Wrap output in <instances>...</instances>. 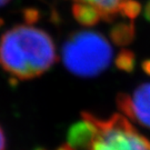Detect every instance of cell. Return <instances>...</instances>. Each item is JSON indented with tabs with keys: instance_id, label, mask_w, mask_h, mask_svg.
<instances>
[{
	"instance_id": "cell-1",
	"label": "cell",
	"mask_w": 150,
	"mask_h": 150,
	"mask_svg": "<svg viewBox=\"0 0 150 150\" xmlns=\"http://www.w3.org/2000/svg\"><path fill=\"white\" fill-rule=\"evenodd\" d=\"M57 61L56 46L48 32L31 25H17L0 37V67L19 80L47 72Z\"/></svg>"
},
{
	"instance_id": "cell-2",
	"label": "cell",
	"mask_w": 150,
	"mask_h": 150,
	"mask_svg": "<svg viewBox=\"0 0 150 150\" xmlns=\"http://www.w3.org/2000/svg\"><path fill=\"white\" fill-rule=\"evenodd\" d=\"M112 48L99 32L81 30L66 40L61 57L67 70L82 78L96 77L107 69L112 59Z\"/></svg>"
},
{
	"instance_id": "cell-3",
	"label": "cell",
	"mask_w": 150,
	"mask_h": 150,
	"mask_svg": "<svg viewBox=\"0 0 150 150\" xmlns=\"http://www.w3.org/2000/svg\"><path fill=\"white\" fill-rule=\"evenodd\" d=\"M95 136L87 150H150V140L140 134L122 115L100 119L89 113Z\"/></svg>"
},
{
	"instance_id": "cell-4",
	"label": "cell",
	"mask_w": 150,
	"mask_h": 150,
	"mask_svg": "<svg viewBox=\"0 0 150 150\" xmlns=\"http://www.w3.org/2000/svg\"><path fill=\"white\" fill-rule=\"evenodd\" d=\"M117 103L126 117L150 128V82L140 85L131 95L120 93Z\"/></svg>"
},
{
	"instance_id": "cell-5",
	"label": "cell",
	"mask_w": 150,
	"mask_h": 150,
	"mask_svg": "<svg viewBox=\"0 0 150 150\" xmlns=\"http://www.w3.org/2000/svg\"><path fill=\"white\" fill-rule=\"evenodd\" d=\"M74 4H83L92 6L101 13L102 20H111L120 13V9L129 0H72Z\"/></svg>"
},
{
	"instance_id": "cell-6",
	"label": "cell",
	"mask_w": 150,
	"mask_h": 150,
	"mask_svg": "<svg viewBox=\"0 0 150 150\" xmlns=\"http://www.w3.org/2000/svg\"><path fill=\"white\" fill-rule=\"evenodd\" d=\"M72 13L76 20L86 27H92L102 19L101 13L96 8L83 4H74Z\"/></svg>"
},
{
	"instance_id": "cell-7",
	"label": "cell",
	"mask_w": 150,
	"mask_h": 150,
	"mask_svg": "<svg viewBox=\"0 0 150 150\" xmlns=\"http://www.w3.org/2000/svg\"><path fill=\"white\" fill-rule=\"evenodd\" d=\"M110 37L113 43L118 46H127L132 41L134 37V23L121 22L113 26L110 30Z\"/></svg>"
},
{
	"instance_id": "cell-8",
	"label": "cell",
	"mask_w": 150,
	"mask_h": 150,
	"mask_svg": "<svg viewBox=\"0 0 150 150\" xmlns=\"http://www.w3.org/2000/svg\"><path fill=\"white\" fill-rule=\"evenodd\" d=\"M134 64H136V58H134V52L127 49L122 50L116 58L117 67L126 72H131L134 69Z\"/></svg>"
},
{
	"instance_id": "cell-9",
	"label": "cell",
	"mask_w": 150,
	"mask_h": 150,
	"mask_svg": "<svg viewBox=\"0 0 150 150\" xmlns=\"http://www.w3.org/2000/svg\"><path fill=\"white\" fill-rule=\"evenodd\" d=\"M140 12V5L139 2L134 1V0H129L120 9V15L126 18H128L130 20H134L137 18V16Z\"/></svg>"
},
{
	"instance_id": "cell-10",
	"label": "cell",
	"mask_w": 150,
	"mask_h": 150,
	"mask_svg": "<svg viewBox=\"0 0 150 150\" xmlns=\"http://www.w3.org/2000/svg\"><path fill=\"white\" fill-rule=\"evenodd\" d=\"M0 150H6V136L1 127H0Z\"/></svg>"
},
{
	"instance_id": "cell-11",
	"label": "cell",
	"mask_w": 150,
	"mask_h": 150,
	"mask_svg": "<svg viewBox=\"0 0 150 150\" xmlns=\"http://www.w3.org/2000/svg\"><path fill=\"white\" fill-rule=\"evenodd\" d=\"M142 68H144V70H145L148 75H150V60L145 61V62L142 64Z\"/></svg>"
},
{
	"instance_id": "cell-12",
	"label": "cell",
	"mask_w": 150,
	"mask_h": 150,
	"mask_svg": "<svg viewBox=\"0 0 150 150\" xmlns=\"http://www.w3.org/2000/svg\"><path fill=\"white\" fill-rule=\"evenodd\" d=\"M36 150H46V149H41V148H39V149H36ZM56 150H74L72 148H71V146H69L68 144H66V145H62L60 146L58 149Z\"/></svg>"
},
{
	"instance_id": "cell-13",
	"label": "cell",
	"mask_w": 150,
	"mask_h": 150,
	"mask_svg": "<svg viewBox=\"0 0 150 150\" xmlns=\"http://www.w3.org/2000/svg\"><path fill=\"white\" fill-rule=\"evenodd\" d=\"M145 16L146 18L148 19L150 21V1L147 4V6H146V9H145Z\"/></svg>"
},
{
	"instance_id": "cell-14",
	"label": "cell",
	"mask_w": 150,
	"mask_h": 150,
	"mask_svg": "<svg viewBox=\"0 0 150 150\" xmlns=\"http://www.w3.org/2000/svg\"><path fill=\"white\" fill-rule=\"evenodd\" d=\"M10 1L11 0H0V9H1L2 7H5V6L8 5Z\"/></svg>"
}]
</instances>
